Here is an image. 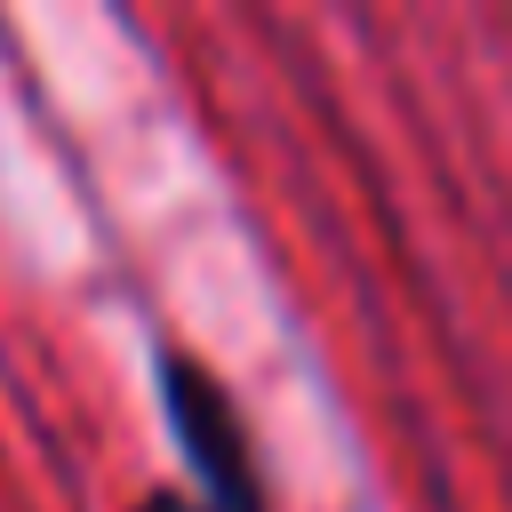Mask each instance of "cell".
Listing matches in <instances>:
<instances>
[{"label": "cell", "mask_w": 512, "mask_h": 512, "mask_svg": "<svg viewBox=\"0 0 512 512\" xmlns=\"http://www.w3.org/2000/svg\"><path fill=\"white\" fill-rule=\"evenodd\" d=\"M168 424L184 440L192 488L144 496V512H264V472L248 456L240 408L224 400V384L200 360H168Z\"/></svg>", "instance_id": "6da1fadb"}]
</instances>
